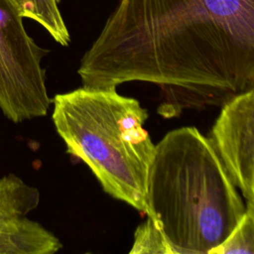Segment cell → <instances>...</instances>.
<instances>
[{
    "label": "cell",
    "mask_w": 254,
    "mask_h": 254,
    "mask_svg": "<svg viewBox=\"0 0 254 254\" xmlns=\"http://www.w3.org/2000/svg\"><path fill=\"white\" fill-rule=\"evenodd\" d=\"M77 74L87 88L156 84L164 118L222 107L254 88V0H118Z\"/></svg>",
    "instance_id": "6da1fadb"
},
{
    "label": "cell",
    "mask_w": 254,
    "mask_h": 254,
    "mask_svg": "<svg viewBox=\"0 0 254 254\" xmlns=\"http://www.w3.org/2000/svg\"><path fill=\"white\" fill-rule=\"evenodd\" d=\"M246 210L209 137L195 127L168 132L150 165L146 212L170 254H211Z\"/></svg>",
    "instance_id": "7a4b0ae2"
},
{
    "label": "cell",
    "mask_w": 254,
    "mask_h": 254,
    "mask_svg": "<svg viewBox=\"0 0 254 254\" xmlns=\"http://www.w3.org/2000/svg\"><path fill=\"white\" fill-rule=\"evenodd\" d=\"M51 109L66 153L89 168L104 192L145 213L155 144L140 102L116 88L80 86L55 94Z\"/></svg>",
    "instance_id": "3957f363"
},
{
    "label": "cell",
    "mask_w": 254,
    "mask_h": 254,
    "mask_svg": "<svg viewBox=\"0 0 254 254\" xmlns=\"http://www.w3.org/2000/svg\"><path fill=\"white\" fill-rule=\"evenodd\" d=\"M14 0H0V111L19 124L52 108L43 60L49 54L27 33Z\"/></svg>",
    "instance_id": "277c9868"
},
{
    "label": "cell",
    "mask_w": 254,
    "mask_h": 254,
    "mask_svg": "<svg viewBox=\"0 0 254 254\" xmlns=\"http://www.w3.org/2000/svg\"><path fill=\"white\" fill-rule=\"evenodd\" d=\"M209 139L247 206L254 205V88L221 107Z\"/></svg>",
    "instance_id": "5b68a950"
},
{
    "label": "cell",
    "mask_w": 254,
    "mask_h": 254,
    "mask_svg": "<svg viewBox=\"0 0 254 254\" xmlns=\"http://www.w3.org/2000/svg\"><path fill=\"white\" fill-rule=\"evenodd\" d=\"M63 247L54 232L28 216L0 225V254H55Z\"/></svg>",
    "instance_id": "8992f818"
},
{
    "label": "cell",
    "mask_w": 254,
    "mask_h": 254,
    "mask_svg": "<svg viewBox=\"0 0 254 254\" xmlns=\"http://www.w3.org/2000/svg\"><path fill=\"white\" fill-rule=\"evenodd\" d=\"M38 188L15 174L0 177V225L25 218L40 204Z\"/></svg>",
    "instance_id": "52a82bcc"
},
{
    "label": "cell",
    "mask_w": 254,
    "mask_h": 254,
    "mask_svg": "<svg viewBox=\"0 0 254 254\" xmlns=\"http://www.w3.org/2000/svg\"><path fill=\"white\" fill-rule=\"evenodd\" d=\"M24 18L40 24L63 47L70 43V35L61 13V0H14Z\"/></svg>",
    "instance_id": "ba28073f"
},
{
    "label": "cell",
    "mask_w": 254,
    "mask_h": 254,
    "mask_svg": "<svg viewBox=\"0 0 254 254\" xmlns=\"http://www.w3.org/2000/svg\"><path fill=\"white\" fill-rule=\"evenodd\" d=\"M254 254V211L246 207L245 213L230 237L211 254Z\"/></svg>",
    "instance_id": "9c48e42d"
},
{
    "label": "cell",
    "mask_w": 254,
    "mask_h": 254,
    "mask_svg": "<svg viewBox=\"0 0 254 254\" xmlns=\"http://www.w3.org/2000/svg\"><path fill=\"white\" fill-rule=\"evenodd\" d=\"M129 253L170 254V251L161 232L153 221L147 217V219L136 228L134 242Z\"/></svg>",
    "instance_id": "30bf717a"
},
{
    "label": "cell",
    "mask_w": 254,
    "mask_h": 254,
    "mask_svg": "<svg viewBox=\"0 0 254 254\" xmlns=\"http://www.w3.org/2000/svg\"><path fill=\"white\" fill-rule=\"evenodd\" d=\"M245 205H246V204H245ZM246 207L249 208V209H251L252 211H254V205H253V206H247V205H246Z\"/></svg>",
    "instance_id": "8fae6325"
}]
</instances>
